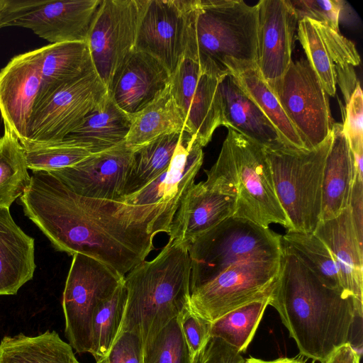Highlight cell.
I'll return each instance as SVG.
<instances>
[{"label": "cell", "instance_id": "cell-1", "mask_svg": "<svg viewBox=\"0 0 363 363\" xmlns=\"http://www.w3.org/2000/svg\"><path fill=\"white\" fill-rule=\"evenodd\" d=\"M20 201L56 250L86 255L124 277L145 259L163 231L160 206L84 197L48 172H33Z\"/></svg>", "mask_w": 363, "mask_h": 363}, {"label": "cell", "instance_id": "cell-2", "mask_svg": "<svg viewBox=\"0 0 363 363\" xmlns=\"http://www.w3.org/2000/svg\"><path fill=\"white\" fill-rule=\"evenodd\" d=\"M300 354L323 363L350 339L363 303L324 285L281 239L279 270L269 295Z\"/></svg>", "mask_w": 363, "mask_h": 363}, {"label": "cell", "instance_id": "cell-3", "mask_svg": "<svg viewBox=\"0 0 363 363\" xmlns=\"http://www.w3.org/2000/svg\"><path fill=\"white\" fill-rule=\"evenodd\" d=\"M191 259L188 246L169 240L158 255L124 278L127 299L118 335H136L143 347L189 306Z\"/></svg>", "mask_w": 363, "mask_h": 363}, {"label": "cell", "instance_id": "cell-4", "mask_svg": "<svg viewBox=\"0 0 363 363\" xmlns=\"http://www.w3.org/2000/svg\"><path fill=\"white\" fill-rule=\"evenodd\" d=\"M184 57L219 78L235 63L259 58L258 6L241 0H185Z\"/></svg>", "mask_w": 363, "mask_h": 363}, {"label": "cell", "instance_id": "cell-5", "mask_svg": "<svg viewBox=\"0 0 363 363\" xmlns=\"http://www.w3.org/2000/svg\"><path fill=\"white\" fill-rule=\"evenodd\" d=\"M217 160L205 170L204 184L235 199L233 217L269 228L289 224L275 192L264 147L228 128Z\"/></svg>", "mask_w": 363, "mask_h": 363}, {"label": "cell", "instance_id": "cell-6", "mask_svg": "<svg viewBox=\"0 0 363 363\" xmlns=\"http://www.w3.org/2000/svg\"><path fill=\"white\" fill-rule=\"evenodd\" d=\"M333 133L311 150L264 148L274 186L287 217V231L313 233L320 220L322 183Z\"/></svg>", "mask_w": 363, "mask_h": 363}, {"label": "cell", "instance_id": "cell-7", "mask_svg": "<svg viewBox=\"0 0 363 363\" xmlns=\"http://www.w3.org/2000/svg\"><path fill=\"white\" fill-rule=\"evenodd\" d=\"M281 236L248 220L230 217L188 245L191 293L242 261L278 258Z\"/></svg>", "mask_w": 363, "mask_h": 363}, {"label": "cell", "instance_id": "cell-8", "mask_svg": "<svg viewBox=\"0 0 363 363\" xmlns=\"http://www.w3.org/2000/svg\"><path fill=\"white\" fill-rule=\"evenodd\" d=\"M124 278L94 258L80 253L73 255L62 306L65 337L77 353L90 352L94 312L124 281Z\"/></svg>", "mask_w": 363, "mask_h": 363}, {"label": "cell", "instance_id": "cell-9", "mask_svg": "<svg viewBox=\"0 0 363 363\" xmlns=\"http://www.w3.org/2000/svg\"><path fill=\"white\" fill-rule=\"evenodd\" d=\"M280 257L240 262L227 267L191 293L193 313L212 323L225 314L269 295Z\"/></svg>", "mask_w": 363, "mask_h": 363}, {"label": "cell", "instance_id": "cell-10", "mask_svg": "<svg viewBox=\"0 0 363 363\" xmlns=\"http://www.w3.org/2000/svg\"><path fill=\"white\" fill-rule=\"evenodd\" d=\"M108 96L95 70L69 82L38 102L32 113L23 143L62 140Z\"/></svg>", "mask_w": 363, "mask_h": 363}, {"label": "cell", "instance_id": "cell-11", "mask_svg": "<svg viewBox=\"0 0 363 363\" xmlns=\"http://www.w3.org/2000/svg\"><path fill=\"white\" fill-rule=\"evenodd\" d=\"M267 83L305 148L320 145L335 122L327 94L308 60H292L280 78Z\"/></svg>", "mask_w": 363, "mask_h": 363}, {"label": "cell", "instance_id": "cell-12", "mask_svg": "<svg viewBox=\"0 0 363 363\" xmlns=\"http://www.w3.org/2000/svg\"><path fill=\"white\" fill-rule=\"evenodd\" d=\"M101 0H0L1 28L31 30L50 43L86 42Z\"/></svg>", "mask_w": 363, "mask_h": 363}, {"label": "cell", "instance_id": "cell-13", "mask_svg": "<svg viewBox=\"0 0 363 363\" xmlns=\"http://www.w3.org/2000/svg\"><path fill=\"white\" fill-rule=\"evenodd\" d=\"M147 0H101L86 43L94 69L108 89L125 58L135 50Z\"/></svg>", "mask_w": 363, "mask_h": 363}, {"label": "cell", "instance_id": "cell-14", "mask_svg": "<svg viewBox=\"0 0 363 363\" xmlns=\"http://www.w3.org/2000/svg\"><path fill=\"white\" fill-rule=\"evenodd\" d=\"M222 78L201 72L197 63L186 57L171 76L170 91L184 118L185 131L203 147L223 125Z\"/></svg>", "mask_w": 363, "mask_h": 363}, {"label": "cell", "instance_id": "cell-15", "mask_svg": "<svg viewBox=\"0 0 363 363\" xmlns=\"http://www.w3.org/2000/svg\"><path fill=\"white\" fill-rule=\"evenodd\" d=\"M203 160V147L194 137L184 131L168 168L122 201L132 206H160L166 233L169 234L174 216L183 197L194 184Z\"/></svg>", "mask_w": 363, "mask_h": 363}, {"label": "cell", "instance_id": "cell-16", "mask_svg": "<svg viewBox=\"0 0 363 363\" xmlns=\"http://www.w3.org/2000/svg\"><path fill=\"white\" fill-rule=\"evenodd\" d=\"M135 150L124 141L106 151L91 155L73 166L50 173L78 195L122 201Z\"/></svg>", "mask_w": 363, "mask_h": 363}, {"label": "cell", "instance_id": "cell-17", "mask_svg": "<svg viewBox=\"0 0 363 363\" xmlns=\"http://www.w3.org/2000/svg\"><path fill=\"white\" fill-rule=\"evenodd\" d=\"M185 0H147L135 50L158 60L172 75L184 58Z\"/></svg>", "mask_w": 363, "mask_h": 363}, {"label": "cell", "instance_id": "cell-18", "mask_svg": "<svg viewBox=\"0 0 363 363\" xmlns=\"http://www.w3.org/2000/svg\"><path fill=\"white\" fill-rule=\"evenodd\" d=\"M40 87L38 49L14 56L0 70V113L4 129L12 132L20 142L26 139Z\"/></svg>", "mask_w": 363, "mask_h": 363}, {"label": "cell", "instance_id": "cell-19", "mask_svg": "<svg viewBox=\"0 0 363 363\" xmlns=\"http://www.w3.org/2000/svg\"><path fill=\"white\" fill-rule=\"evenodd\" d=\"M171 76L158 60L134 50L116 72L108 95L131 118L165 91Z\"/></svg>", "mask_w": 363, "mask_h": 363}, {"label": "cell", "instance_id": "cell-20", "mask_svg": "<svg viewBox=\"0 0 363 363\" xmlns=\"http://www.w3.org/2000/svg\"><path fill=\"white\" fill-rule=\"evenodd\" d=\"M257 66L267 82L280 78L291 62L298 19L289 0H261L257 4Z\"/></svg>", "mask_w": 363, "mask_h": 363}, {"label": "cell", "instance_id": "cell-21", "mask_svg": "<svg viewBox=\"0 0 363 363\" xmlns=\"http://www.w3.org/2000/svg\"><path fill=\"white\" fill-rule=\"evenodd\" d=\"M298 39L306 60L317 74L326 94H336V74L360 63L354 44L328 26L303 18L297 24Z\"/></svg>", "mask_w": 363, "mask_h": 363}, {"label": "cell", "instance_id": "cell-22", "mask_svg": "<svg viewBox=\"0 0 363 363\" xmlns=\"http://www.w3.org/2000/svg\"><path fill=\"white\" fill-rule=\"evenodd\" d=\"M235 199L208 188L203 181L194 184L183 197L169 229V240L187 246L200 235L233 217Z\"/></svg>", "mask_w": 363, "mask_h": 363}, {"label": "cell", "instance_id": "cell-23", "mask_svg": "<svg viewBox=\"0 0 363 363\" xmlns=\"http://www.w3.org/2000/svg\"><path fill=\"white\" fill-rule=\"evenodd\" d=\"M313 233L330 252L342 289L363 303V245L349 206L333 218L320 220Z\"/></svg>", "mask_w": 363, "mask_h": 363}, {"label": "cell", "instance_id": "cell-24", "mask_svg": "<svg viewBox=\"0 0 363 363\" xmlns=\"http://www.w3.org/2000/svg\"><path fill=\"white\" fill-rule=\"evenodd\" d=\"M219 89L223 126L241 133L266 149L287 147L272 123L231 74H228L221 79Z\"/></svg>", "mask_w": 363, "mask_h": 363}, {"label": "cell", "instance_id": "cell-25", "mask_svg": "<svg viewBox=\"0 0 363 363\" xmlns=\"http://www.w3.org/2000/svg\"><path fill=\"white\" fill-rule=\"evenodd\" d=\"M35 267L34 239L15 223L9 208H0V296L16 294Z\"/></svg>", "mask_w": 363, "mask_h": 363}, {"label": "cell", "instance_id": "cell-26", "mask_svg": "<svg viewBox=\"0 0 363 363\" xmlns=\"http://www.w3.org/2000/svg\"><path fill=\"white\" fill-rule=\"evenodd\" d=\"M332 133L323 170L320 220L333 218L349 206L355 178L354 158L342 123H334Z\"/></svg>", "mask_w": 363, "mask_h": 363}, {"label": "cell", "instance_id": "cell-27", "mask_svg": "<svg viewBox=\"0 0 363 363\" xmlns=\"http://www.w3.org/2000/svg\"><path fill=\"white\" fill-rule=\"evenodd\" d=\"M38 50L41 87L36 104L62 85L94 69L86 42L50 43Z\"/></svg>", "mask_w": 363, "mask_h": 363}, {"label": "cell", "instance_id": "cell-28", "mask_svg": "<svg viewBox=\"0 0 363 363\" xmlns=\"http://www.w3.org/2000/svg\"><path fill=\"white\" fill-rule=\"evenodd\" d=\"M131 118L108 95L104 103L89 113L66 138L92 155L111 149L125 141Z\"/></svg>", "mask_w": 363, "mask_h": 363}, {"label": "cell", "instance_id": "cell-29", "mask_svg": "<svg viewBox=\"0 0 363 363\" xmlns=\"http://www.w3.org/2000/svg\"><path fill=\"white\" fill-rule=\"evenodd\" d=\"M228 73L263 112L288 147L306 150L296 128L262 77L257 63L233 64L228 67Z\"/></svg>", "mask_w": 363, "mask_h": 363}, {"label": "cell", "instance_id": "cell-30", "mask_svg": "<svg viewBox=\"0 0 363 363\" xmlns=\"http://www.w3.org/2000/svg\"><path fill=\"white\" fill-rule=\"evenodd\" d=\"M0 363H80L71 345L55 331L35 336L23 333L0 341Z\"/></svg>", "mask_w": 363, "mask_h": 363}, {"label": "cell", "instance_id": "cell-31", "mask_svg": "<svg viewBox=\"0 0 363 363\" xmlns=\"http://www.w3.org/2000/svg\"><path fill=\"white\" fill-rule=\"evenodd\" d=\"M183 131L184 120L169 85L159 97L131 117L125 142L137 149L161 136Z\"/></svg>", "mask_w": 363, "mask_h": 363}, {"label": "cell", "instance_id": "cell-32", "mask_svg": "<svg viewBox=\"0 0 363 363\" xmlns=\"http://www.w3.org/2000/svg\"><path fill=\"white\" fill-rule=\"evenodd\" d=\"M183 133L161 136L135 149L124 198L147 186L168 168Z\"/></svg>", "mask_w": 363, "mask_h": 363}, {"label": "cell", "instance_id": "cell-33", "mask_svg": "<svg viewBox=\"0 0 363 363\" xmlns=\"http://www.w3.org/2000/svg\"><path fill=\"white\" fill-rule=\"evenodd\" d=\"M28 169L23 145L4 129L0 138V208H9L27 190L30 183Z\"/></svg>", "mask_w": 363, "mask_h": 363}, {"label": "cell", "instance_id": "cell-34", "mask_svg": "<svg viewBox=\"0 0 363 363\" xmlns=\"http://www.w3.org/2000/svg\"><path fill=\"white\" fill-rule=\"evenodd\" d=\"M269 296L239 307L211 323V337H218L245 352L252 340L265 309Z\"/></svg>", "mask_w": 363, "mask_h": 363}, {"label": "cell", "instance_id": "cell-35", "mask_svg": "<svg viewBox=\"0 0 363 363\" xmlns=\"http://www.w3.org/2000/svg\"><path fill=\"white\" fill-rule=\"evenodd\" d=\"M126 299L127 291L123 281L94 312L91 323L89 353L96 362L108 353L116 339Z\"/></svg>", "mask_w": 363, "mask_h": 363}, {"label": "cell", "instance_id": "cell-36", "mask_svg": "<svg viewBox=\"0 0 363 363\" xmlns=\"http://www.w3.org/2000/svg\"><path fill=\"white\" fill-rule=\"evenodd\" d=\"M281 239L324 285L344 291L330 252L314 233L287 231Z\"/></svg>", "mask_w": 363, "mask_h": 363}, {"label": "cell", "instance_id": "cell-37", "mask_svg": "<svg viewBox=\"0 0 363 363\" xmlns=\"http://www.w3.org/2000/svg\"><path fill=\"white\" fill-rule=\"evenodd\" d=\"M28 169L52 172L73 166L92 154L84 147L67 139L48 143H23Z\"/></svg>", "mask_w": 363, "mask_h": 363}, {"label": "cell", "instance_id": "cell-38", "mask_svg": "<svg viewBox=\"0 0 363 363\" xmlns=\"http://www.w3.org/2000/svg\"><path fill=\"white\" fill-rule=\"evenodd\" d=\"M179 316L171 320L143 347V363H191Z\"/></svg>", "mask_w": 363, "mask_h": 363}, {"label": "cell", "instance_id": "cell-39", "mask_svg": "<svg viewBox=\"0 0 363 363\" xmlns=\"http://www.w3.org/2000/svg\"><path fill=\"white\" fill-rule=\"evenodd\" d=\"M343 130L353 155L355 178L363 180V96L360 84L345 104Z\"/></svg>", "mask_w": 363, "mask_h": 363}, {"label": "cell", "instance_id": "cell-40", "mask_svg": "<svg viewBox=\"0 0 363 363\" xmlns=\"http://www.w3.org/2000/svg\"><path fill=\"white\" fill-rule=\"evenodd\" d=\"M298 21L303 18L324 23L340 31L339 22L343 8L340 0H289Z\"/></svg>", "mask_w": 363, "mask_h": 363}, {"label": "cell", "instance_id": "cell-41", "mask_svg": "<svg viewBox=\"0 0 363 363\" xmlns=\"http://www.w3.org/2000/svg\"><path fill=\"white\" fill-rule=\"evenodd\" d=\"M179 320L192 361L209 341L211 323L193 313L189 306L179 315Z\"/></svg>", "mask_w": 363, "mask_h": 363}, {"label": "cell", "instance_id": "cell-42", "mask_svg": "<svg viewBox=\"0 0 363 363\" xmlns=\"http://www.w3.org/2000/svg\"><path fill=\"white\" fill-rule=\"evenodd\" d=\"M96 363H143V346L135 334L117 335L108 353Z\"/></svg>", "mask_w": 363, "mask_h": 363}, {"label": "cell", "instance_id": "cell-43", "mask_svg": "<svg viewBox=\"0 0 363 363\" xmlns=\"http://www.w3.org/2000/svg\"><path fill=\"white\" fill-rule=\"evenodd\" d=\"M245 359L234 347L220 338L211 337L191 363H244Z\"/></svg>", "mask_w": 363, "mask_h": 363}, {"label": "cell", "instance_id": "cell-44", "mask_svg": "<svg viewBox=\"0 0 363 363\" xmlns=\"http://www.w3.org/2000/svg\"><path fill=\"white\" fill-rule=\"evenodd\" d=\"M349 208L358 240L363 245V180L354 178Z\"/></svg>", "mask_w": 363, "mask_h": 363}, {"label": "cell", "instance_id": "cell-45", "mask_svg": "<svg viewBox=\"0 0 363 363\" xmlns=\"http://www.w3.org/2000/svg\"><path fill=\"white\" fill-rule=\"evenodd\" d=\"M323 363H359V355L347 342L335 350Z\"/></svg>", "mask_w": 363, "mask_h": 363}, {"label": "cell", "instance_id": "cell-46", "mask_svg": "<svg viewBox=\"0 0 363 363\" xmlns=\"http://www.w3.org/2000/svg\"><path fill=\"white\" fill-rule=\"evenodd\" d=\"M244 363H305V361L300 357H281L273 360H264L251 357L245 359Z\"/></svg>", "mask_w": 363, "mask_h": 363}, {"label": "cell", "instance_id": "cell-47", "mask_svg": "<svg viewBox=\"0 0 363 363\" xmlns=\"http://www.w3.org/2000/svg\"><path fill=\"white\" fill-rule=\"evenodd\" d=\"M0 28H1V20H0Z\"/></svg>", "mask_w": 363, "mask_h": 363}]
</instances>
